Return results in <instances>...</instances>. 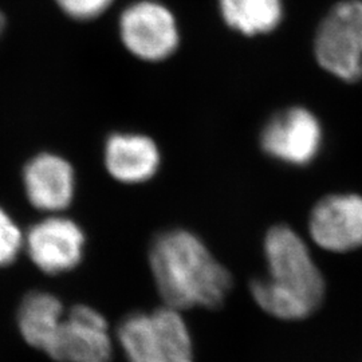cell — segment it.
<instances>
[{
	"mask_svg": "<svg viewBox=\"0 0 362 362\" xmlns=\"http://www.w3.org/2000/svg\"><path fill=\"white\" fill-rule=\"evenodd\" d=\"M148 258L157 293L172 309L218 310L233 291L231 272L187 228L157 233Z\"/></svg>",
	"mask_w": 362,
	"mask_h": 362,
	"instance_id": "cell-1",
	"label": "cell"
},
{
	"mask_svg": "<svg viewBox=\"0 0 362 362\" xmlns=\"http://www.w3.org/2000/svg\"><path fill=\"white\" fill-rule=\"evenodd\" d=\"M117 338L129 362H194V339L182 311L165 305L125 317Z\"/></svg>",
	"mask_w": 362,
	"mask_h": 362,
	"instance_id": "cell-2",
	"label": "cell"
},
{
	"mask_svg": "<svg viewBox=\"0 0 362 362\" xmlns=\"http://www.w3.org/2000/svg\"><path fill=\"white\" fill-rule=\"evenodd\" d=\"M267 276L274 285L305 300L317 311L324 303L326 281L310 247L287 224H275L263 238Z\"/></svg>",
	"mask_w": 362,
	"mask_h": 362,
	"instance_id": "cell-3",
	"label": "cell"
},
{
	"mask_svg": "<svg viewBox=\"0 0 362 362\" xmlns=\"http://www.w3.org/2000/svg\"><path fill=\"white\" fill-rule=\"evenodd\" d=\"M315 57L336 77L361 79L362 1H342L325 18L315 37Z\"/></svg>",
	"mask_w": 362,
	"mask_h": 362,
	"instance_id": "cell-4",
	"label": "cell"
},
{
	"mask_svg": "<svg viewBox=\"0 0 362 362\" xmlns=\"http://www.w3.org/2000/svg\"><path fill=\"white\" fill-rule=\"evenodd\" d=\"M324 132L305 107H291L272 117L260 133V148L272 160L294 168L311 165L321 153Z\"/></svg>",
	"mask_w": 362,
	"mask_h": 362,
	"instance_id": "cell-5",
	"label": "cell"
},
{
	"mask_svg": "<svg viewBox=\"0 0 362 362\" xmlns=\"http://www.w3.org/2000/svg\"><path fill=\"white\" fill-rule=\"evenodd\" d=\"M313 243L333 254L362 248V194L337 192L321 197L308 219Z\"/></svg>",
	"mask_w": 362,
	"mask_h": 362,
	"instance_id": "cell-6",
	"label": "cell"
},
{
	"mask_svg": "<svg viewBox=\"0 0 362 362\" xmlns=\"http://www.w3.org/2000/svg\"><path fill=\"white\" fill-rule=\"evenodd\" d=\"M121 38L133 55L144 61H161L176 50L179 31L168 8L155 1H139L119 21Z\"/></svg>",
	"mask_w": 362,
	"mask_h": 362,
	"instance_id": "cell-7",
	"label": "cell"
},
{
	"mask_svg": "<svg viewBox=\"0 0 362 362\" xmlns=\"http://www.w3.org/2000/svg\"><path fill=\"white\" fill-rule=\"evenodd\" d=\"M46 354L58 362H110L113 341L106 320L89 306L73 308Z\"/></svg>",
	"mask_w": 362,
	"mask_h": 362,
	"instance_id": "cell-8",
	"label": "cell"
},
{
	"mask_svg": "<svg viewBox=\"0 0 362 362\" xmlns=\"http://www.w3.org/2000/svg\"><path fill=\"white\" fill-rule=\"evenodd\" d=\"M85 236L71 220L52 216L34 224L27 233L28 257L42 272L58 274L71 270L82 258Z\"/></svg>",
	"mask_w": 362,
	"mask_h": 362,
	"instance_id": "cell-9",
	"label": "cell"
},
{
	"mask_svg": "<svg viewBox=\"0 0 362 362\" xmlns=\"http://www.w3.org/2000/svg\"><path fill=\"white\" fill-rule=\"evenodd\" d=\"M23 180L30 203L40 211L59 212L73 200L74 170L59 156L42 153L34 157L25 168Z\"/></svg>",
	"mask_w": 362,
	"mask_h": 362,
	"instance_id": "cell-10",
	"label": "cell"
},
{
	"mask_svg": "<svg viewBox=\"0 0 362 362\" xmlns=\"http://www.w3.org/2000/svg\"><path fill=\"white\" fill-rule=\"evenodd\" d=\"M105 165L113 179L124 184L152 180L161 167L155 141L137 133H116L105 145Z\"/></svg>",
	"mask_w": 362,
	"mask_h": 362,
	"instance_id": "cell-11",
	"label": "cell"
},
{
	"mask_svg": "<svg viewBox=\"0 0 362 362\" xmlns=\"http://www.w3.org/2000/svg\"><path fill=\"white\" fill-rule=\"evenodd\" d=\"M64 318V308L58 298L47 293H31L21 305L18 325L27 344L46 353Z\"/></svg>",
	"mask_w": 362,
	"mask_h": 362,
	"instance_id": "cell-12",
	"label": "cell"
},
{
	"mask_svg": "<svg viewBox=\"0 0 362 362\" xmlns=\"http://www.w3.org/2000/svg\"><path fill=\"white\" fill-rule=\"evenodd\" d=\"M220 10L228 26L246 35L270 33L282 19L281 0H220Z\"/></svg>",
	"mask_w": 362,
	"mask_h": 362,
	"instance_id": "cell-13",
	"label": "cell"
},
{
	"mask_svg": "<svg viewBox=\"0 0 362 362\" xmlns=\"http://www.w3.org/2000/svg\"><path fill=\"white\" fill-rule=\"evenodd\" d=\"M250 294L260 310L279 321L298 322L315 313L305 300L274 285L264 275L250 282Z\"/></svg>",
	"mask_w": 362,
	"mask_h": 362,
	"instance_id": "cell-14",
	"label": "cell"
},
{
	"mask_svg": "<svg viewBox=\"0 0 362 362\" xmlns=\"http://www.w3.org/2000/svg\"><path fill=\"white\" fill-rule=\"evenodd\" d=\"M25 246V238L13 220L0 208V266H7Z\"/></svg>",
	"mask_w": 362,
	"mask_h": 362,
	"instance_id": "cell-15",
	"label": "cell"
},
{
	"mask_svg": "<svg viewBox=\"0 0 362 362\" xmlns=\"http://www.w3.org/2000/svg\"><path fill=\"white\" fill-rule=\"evenodd\" d=\"M115 0H57L69 16L78 21H89L105 13Z\"/></svg>",
	"mask_w": 362,
	"mask_h": 362,
	"instance_id": "cell-16",
	"label": "cell"
},
{
	"mask_svg": "<svg viewBox=\"0 0 362 362\" xmlns=\"http://www.w3.org/2000/svg\"><path fill=\"white\" fill-rule=\"evenodd\" d=\"M4 26H6V19H4V16L0 13V35H1L3 30H4Z\"/></svg>",
	"mask_w": 362,
	"mask_h": 362,
	"instance_id": "cell-17",
	"label": "cell"
}]
</instances>
